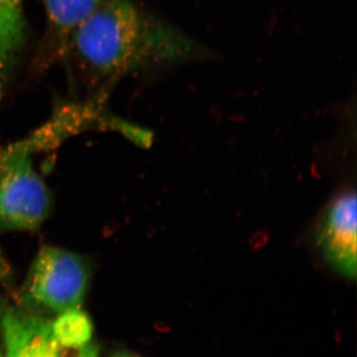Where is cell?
Here are the masks:
<instances>
[{"label":"cell","instance_id":"1","mask_svg":"<svg viewBox=\"0 0 357 357\" xmlns=\"http://www.w3.org/2000/svg\"><path fill=\"white\" fill-rule=\"evenodd\" d=\"M93 76L115 79L128 73L190 57L188 40L132 0H103L70 39Z\"/></svg>","mask_w":357,"mask_h":357},{"label":"cell","instance_id":"2","mask_svg":"<svg viewBox=\"0 0 357 357\" xmlns=\"http://www.w3.org/2000/svg\"><path fill=\"white\" fill-rule=\"evenodd\" d=\"M91 280L88 263L66 249L45 246L32 263L24 286L30 306L60 314L81 309Z\"/></svg>","mask_w":357,"mask_h":357},{"label":"cell","instance_id":"3","mask_svg":"<svg viewBox=\"0 0 357 357\" xmlns=\"http://www.w3.org/2000/svg\"><path fill=\"white\" fill-rule=\"evenodd\" d=\"M52 199L29 149L16 147L0 158V231L34 230L50 215Z\"/></svg>","mask_w":357,"mask_h":357},{"label":"cell","instance_id":"4","mask_svg":"<svg viewBox=\"0 0 357 357\" xmlns=\"http://www.w3.org/2000/svg\"><path fill=\"white\" fill-rule=\"evenodd\" d=\"M356 192L347 190L328 204L316 229L326 261L345 278L356 277Z\"/></svg>","mask_w":357,"mask_h":357},{"label":"cell","instance_id":"5","mask_svg":"<svg viewBox=\"0 0 357 357\" xmlns=\"http://www.w3.org/2000/svg\"><path fill=\"white\" fill-rule=\"evenodd\" d=\"M0 326L2 357H69L70 351H76L65 349L54 335L51 321L41 317L8 310Z\"/></svg>","mask_w":357,"mask_h":357},{"label":"cell","instance_id":"6","mask_svg":"<svg viewBox=\"0 0 357 357\" xmlns=\"http://www.w3.org/2000/svg\"><path fill=\"white\" fill-rule=\"evenodd\" d=\"M24 42L22 0H0V102Z\"/></svg>","mask_w":357,"mask_h":357},{"label":"cell","instance_id":"7","mask_svg":"<svg viewBox=\"0 0 357 357\" xmlns=\"http://www.w3.org/2000/svg\"><path fill=\"white\" fill-rule=\"evenodd\" d=\"M52 29L61 42L70 43L75 30L91 14L95 13L103 0H43Z\"/></svg>","mask_w":357,"mask_h":357},{"label":"cell","instance_id":"8","mask_svg":"<svg viewBox=\"0 0 357 357\" xmlns=\"http://www.w3.org/2000/svg\"><path fill=\"white\" fill-rule=\"evenodd\" d=\"M51 326L58 342L69 351H79L91 342L93 325L82 309L57 314Z\"/></svg>","mask_w":357,"mask_h":357},{"label":"cell","instance_id":"9","mask_svg":"<svg viewBox=\"0 0 357 357\" xmlns=\"http://www.w3.org/2000/svg\"><path fill=\"white\" fill-rule=\"evenodd\" d=\"M77 357H98V351L95 344L89 342L77 352Z\"/></svg>","mask_w":357,"mask_h":357},{"label":"cell","instance_id":"10","mask_svg":"<svg viewBox=\"0 0 357 357\" xmlns=\"http://www.w3.org/2000/svg\"><path fill=\"white\" fill-rule=\"evenodd\" d=\"M115 357H133V356H115Z\"/></svg>","mask_w":357,"mask_h":357},{"label":"cell","instance_id":"11","mask_svg":"<svg viewBox=\"0 0 357 357\" xmlns=\"http://www.w3.org/2000/svg\"><path fill=\"white\" fill-rule=\"evenodd\" d=\"M0 357H2V351H1V349H0Z\"/></svg>","mask_w":357,"mask_h":357}]
</instances>
